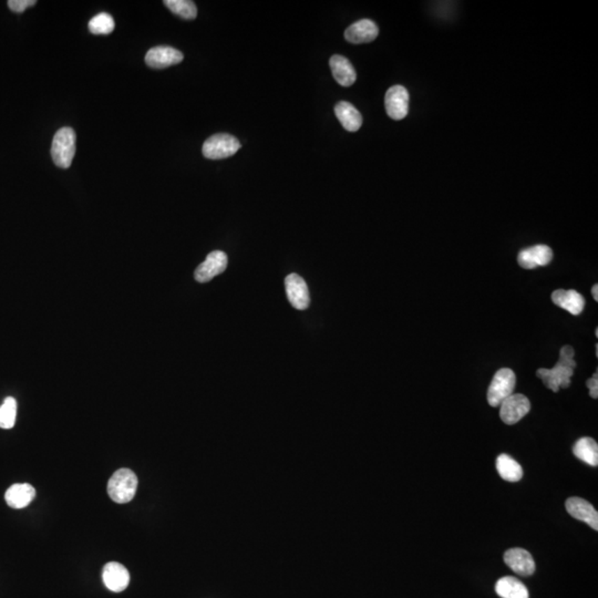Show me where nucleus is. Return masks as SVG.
<instances>
[{
  "label": "nucleus",
  "mask_w": 598,
  "mask_h": 598,
  "mask_svg": "<svg viewBox=\"0 0 598 598\" xmlns=\"http://www.w3.org/2000/svg\"><path fill=\"white\" fill-rule=\"evenodd\" d=\"M385 111L391 119L402 120L409 110V93L402 86H391L385 93Z\"/></svg>",
  "instance_id": "7"
},
{
  "label": "nucleus",
  "mask_w": 598,
  "mask_h": 598,
  "mask_svg": "<svg viewBox=\"0 0 598 598\" xmlns=\"http://www.w3.org/2000/svg\"><path fill=\"white\" fill-rule=\"evenodd\" d=\"M552 300L556 306L567 310L572 315H579L584 310L585 298L574 289H558L553 293Z\"/></svg>",
  "instance_id": "16"
},
{
  "label": "nucleus",
  "mask_w": 598,
  "mask_h": 598,
  "mask_svg": "<svg viewBox=\"0 0 598 598\" xmlns=\"http://www.w3.org/2000/svg\"><path fill=\"white\" fill-rule=\"evenodd\" d=\"M379 33L377 24L369 20H359L345 31L346 40L351 43H366L375 40Z\"/></svg>",
  "instance_id": "15"
},
{
  "label": "nucleus",
  "mask_w": 598,
  "mask_h": 598,
  "mask_svg": "<svg viewBox=\"0 0 598 598\" xmlns=\"http://www.w3.org/2000/svg\"><path fill=\"white\" fill-rule=\"evenodd\" d=\"M496 470L500 477L507 482H518L523 477L522 466L507 454H500L498 457Z\"/></svg>",
  "instance_id": "21"
},
{
  "label": "nucleus",
  "mask_w": 598,
  "mask_h": 598,
  "mask_svg": "<svg viewBox=\"0 0 598 598\" xmlns=\"http://www.w3.org/2000/svg\"><path fill=\"white\" fill-rule=\"evenodd\" d=\"M503 558L509 569L521 576H530L535 572V562L533 556L524 549H520V547L509 549L504 554Z\"/></svg>",
  "instance_id": "10"
},
{
  "label": "nucleus",
  "mask_w": 598,
  "mask_h": 598,
  "mask_svg": "<svg viewBox=\"0 0 598 598\" xmlns=\"http://www.w3.org/2000/svg\"><path fill=\"white\" fill-rule=\"evenodd\" d=\"M183 54L172 47H154L146 56V65L154 69H163L183 61Z\"/></svg>",
  "instance_id": "11"
},
{
  "label": "nucleus",
  "mask_w": 598,
  "mask_h": 598,
  "mask_svg": "<svg viewBox=\"0 0 598 598\" xmlns=\"http://www.w3.org/2000/svg\"><path fill=\"white\" fill-rule=\"evenodd\" d=\"M496 592L502 598H528L526 585L512 576L498 579L496 584Z\"/></svg>",
  "instance_id": "20"
},
{
  "label": "nucleus",
  "mask_w": 598,
  "mask_h": 598,
  "mask_svg": "<svg viewBox=\"0 0 598 598\" xmlns=\"http://www.w3.org/2000/svg\"><path fill=\"white\" fill-rule=\"evenodd\" d=\"M573 453L576 458L582 460L588 466H598V445L597 442L592 438L585 437L577 440Z\"/></svg>",
  "instance_id": "22"
},
{
  "label": "nucleus",
  "mask_w": 598,
  "mask_h": 598,
  "mask_svg": "<svg viewBox=\"0 0 598 598\" xmlns=\"http://www.w3.org/2000/svg\"><path fill=\"white\" fill-rule=\"evenodd\" d=\"M329 66L332 69L335 80L342 86H351L356 82V71L347 58L339 54H335L330 58Z\"/></svg>",
  "instance_id": "18"
},
{
  "label": "nucleus",
  "mask_w": 598,
  "mask_h": 598,
  "mask_svg": "<svg viewBox=\"0 0 598 598\" xmlns=\"http://www.w3.org/2000/svg\"><path fill=\"white\" fill-rule=\"evenodd\" d=\"M335 114L342 127L349 132H356L362 125V116L351 103L346 101L338 103L335 107Z\"/></svg>",
  "instance_id": "19"
},
{
  "label": "nucleus",
  "mask_w": 598,
  "mask_h": 598,
  "mask_svg": "<svg viewBox=\"0 0 598 598\" xmlns=\"http://www.w3.org/2000/svg\"><path fill=\"white\" fill-rule=\"evenodd\" d=\"M227 254L221 251H214L208 254L206 259L202 264L197 267L194 273L195 279L199 283H208L213 279L215 276L220 275L224 270H227Z\"/></svg>",
  "instance_id": "8"
},
{
  "label": "nucleus",
  "mask_w": 598,
  "mask_h": 598,
  "mask_svg": "<svg viewBox=\"0 0 598 598\" xmlns=\"http://www.w3.org/2000/svg\"><path fill=\"white\" fill-rule=\"evenodd\" d=\"M574 349L571 346H564L560 349V359L552 369L541 368L537 375L543 381L546 388L558 392L560 388H569L571 378L574 375L576 361L574 360Z\"/></svg>",
  "instance_id": "1"
},
{
  "label": "nucleus",
  "mask_w": 598,
  "mask_h": 598,
  "mask_svg": "<svg viewBox=\"0 0 598 598\" xmlns=\"http://www.w3.org/2000/svg\"><path fill=\"white\" fill-rule=\"evenodd\" d=\"M592 295H593L594 299H595L596 302H598V285L595 284L593 286V289H592Z\"/></svg>",
  "instance_id": "28"
},
{
  "label": "nucleus",
  "mask_w": 598,
  "mask_h": 598,
  "mask_svg": "<svg viewBox=\"0 0 598 598\" xmlns=\"http://www.w3.org/2000/svg\"><path fill=\"white\" fill-rule=\"evenodd\" d=\"M553 259L552 248L547 245H535L520 252L519 265L526 270H534L537 267L546 266Z\"/></svg>",
  "instance_id": "13"
},
{
  "label": "nucleus",
  "mask_w": 598,
  "mask_h": 598,
  "mask_svg": "<svg viewBox=\"0 0 598 598\" xmlns=\"http://www.w3.org/2000/svg\"><path fill=\"white\" fill-rule=\"evenodd\" d=\"M240 148L238 139L227 133L212 135L203 144V155L206 159L221 160L232 157Z\"/></svg>",
  "instance_id": "5"
},
{
  "label": "nucleus",
  "mask_w": 598,
  "mask_h": 598,
  "mask_svg": "<svg viewBox=\"0 0 598 598\" xmlns=\"http://www.w3.org/2000/svg\"><path fill=\"white\" fill-rule=\"evenodd\" d=\"M287 298L293 307L299 310L307 309L310 304L307 284L302 276L291 274L285 279Z\"/></svg>",
  "instance_id": "9"
},
{
  "label": "nucleus",
  "mask_w": 598,
  "mask_h": 598,
  "mask_svg": "<svg viewBox=\"0 0 598 598\" xmlns=\"http://www.w3.org/2000/svg\"><path fill=\"white\" fill-rule=\"evenodd\" d=\"M588 387L590 389V397L593 399L598 398V378H597V371L595 372V375L593 377L590 378V380H588Z\"/></svg>",
  "instance_id": "27"
},
{
  "label": "nucleus",
  "mask_w": 598,
  "mask_h": 598,
  "mask_svg": "<svg viewBox=\"0 0 598 598\" xmlns=\"http://www.w3.org/2000/svg\"><path fill=\"white\" fill-rule=\"evenodd\" d=\"M565 507L573 518L586 523L590 528L597 531L598 513L590 502L584 498H569L566 500Z\"/></svg>",
  "instance_id": "12"
},
{
  "label": "nucleus",
  "mask_w": 598,
  "mask_h": 598,
  "mask_svg": "<svg viewBox=\"0 0 598 598\" xmlns=\"http://www.w3.org/2000/svg\"><path fill=\"white\" fill-rule=\"evenodd\" d=\"M164 5L172 11L173 14L186 20H193L197 18V8L195 3L190 0H165Z\"/></svg>",
  "instance_id": "23"
},
{
  "label": "nucleus",
  "mask_w": 598,
  "mask_h": 598,
  "mask_svg": "<svg viewBox=\"0 0 598 598\" xmlns=\"http://www.w3.org/2000/svg\"><path fill=\"white\" fill-rule=\"evenodd\" d=\"M138 477L130 469L114 472L108 482V494L116 503H128L135 498L138 490Z\"/></svg>",
  "instance_id": "2"
},
{
  "label": "nucleus",
  "mask_w": 598,
  "mask_h": 598,
  "mask_svg": "<svg viewBox=\"0 0 598 598\" xmlns=\"http://www.w3.org/2000/svg\"><path fill=\"white\" fill-rule=\"evenodd\" d=\"M88 27H89L90 33H95V35H109L114 31L116 24H114V20L111 15L102 13V14L93 17L90 20Z\"/></svg>",
  "instance_id": "25"
},
{
  "label": "nucleus",
  "mask_w": 598,
  "mask_h": 598,
  "mask_svg": "<svg viewBox=\"0 0 598 598\" xmlns=\"http://www.w3.org/2000/svg\"><path fill=\"white\" fill-rule=\"evenodd\" d=\"M76 154V132L71 128H61L54 135L52 157L54 164L61 169L70 167Z\"/></svg>",
  "instance_id": "3"
},
{
  "label": "nucleus",
  "mask_w": 598,
  "mask_h": 598,
  "mask_svg": "<svg viewBox=\"0 0 598 598\" xmlns=\"http://www.w3.org/2000/svg\"><path fill=\"white\" fill-rule=\"evenodd\" d=\"M102 578L107 588L114 593L123 592L129 586V571L122 564L116 562L105 564L103 567Z\"/></svg>",
  "instance_id": "14"
},
{
  "label": "nucleus",
  "mask_w": 598,
  "mask_h": 598,
  "mask_svg": "<svg viewBox=\"0 0 598 598\" xmlns=\"http://www.w3.org/2000/svg\"><path fill=\"white\" fill-rule=\"evenodd\" d=\"M17 417V401L13 397L5 399L0 406V428H14Z\"/></svg>",
  "instance_id": "24"
},
{
  "label": "nucleus",
  "mask_w": 598,
  "mask_h": 598,
  "mask_svg": "<svg viewBox=\"0 0 598 598\" xmlns=\"http://www.w3.org/2000/svg\"><path fill=\"white\" fill-rule=\"evenodd\" d=\"M531 410V402L524 394H513L500 404V417L505 424H515Z\"/></svg>",
  "instance_id": "6"
},
{
  "label": "nucleus",
  "mask_w": 598,
  "mask_h": 598,
  "mask_svg": "<svg viewBox=\"0 0 598 598\" xmlns=\"http://www.w3.org/2000/svg\"><path fill=\"white\" fill-rule=\"evenodd\" d=\"M516 378L512 369L502 368L496 371L488 390V402L491 407H500V404L514 392Z\"/></svg>",
  "instance_id": "4"
},
{
  "label": "nucleus",
  "mask_w": 598,
  "mask_h": 598,
  "mask_svg": "<svg viewBox=\"0 0 598 598\" xmlns=\"http://www.w3.org/2000/svg\"><path fill=\"white\" fill-rule=\"evenodd\" d=\"M36 496L33 485L28 483H17L11 485L5 494V500L13 509H24L28 507Z\"/></svg>",
  "instance_id": "17"
},
{
  "label": "nucleus",
  "mask_w": 598,
  "mask_h": 598,
  "mask_svg": "<svg viewBox=\"0 0 598 598\" xmlns=\"http://www.w3.org/2000/svg\"><path fill=\"white\" fill-rule=\"evenodd\" d=\"M36 3H37L36 0H9L8 7L14 13L20 14V13H24L26 9L29 8V7L35 6Z\"/></svg>",
  "instance_id": "26"
}]
</instances>
